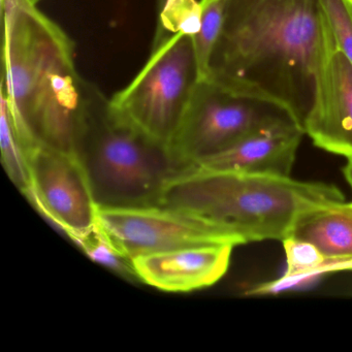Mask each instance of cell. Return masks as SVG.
I'll use <instances>...</instances> for the list:
<instances>
[{
	"label": "cell",
	"instance_id": "cell-17",
	"mask_svg": "<svg viewBox=\"0 0 352 352\" xmlns=\"http://www.w3.org/2000/svg\"><path fill=\"white\" fill-rule=\"evenodd\" d=\"M343 175L352 189V160H347V164L343 168Z\"/></svg>",
	"mask_w": 352,
	"mask_h": 352
},
{
	"label": "cell",
	"instance_id": "cell-5",
	"mask_svg": "<svg viewBox=\"0 0 352 352\" xmlns=\"http://www.w3.org/2000/svg\"><path fill=\"white\" fill-rule=\"evenodd\" d=\"M199 81L193 34L156 30L149 59L133 81L110 98L111 109L170 151Z\"/></svg>",
	"mask_w": 352,
	"mask_h": 352
},
{
	"label": "cell",
	"instance_id": "cell-4",
	"mask_svg": "<svg viewBox=\"0 0 352 352\" xmlns=\"http://www.w3.org/2000/svg\"><path fill=\"white\" fill-rule=\"evenodd\" d=\"M75 154L96 205H157L168 183L183 170L170 150L121 120L110 98L87 82Z\"/></svg>",
	"mask_w": 352,
	"mask_h": 352
},
{
	"label": "cell",
	"instance_id": "cell-2",
	"mask_svg": "<svg viewBox=\"0 0 352 352\" xmlns=\"http://www.w3.org/2000/svg\"><path fill=\"white\" fill-rule=\"evenodd\" d=\"M3 81L0 100L30 151L75 154L87 82L76 67L69 34L30 0H1Z\"/></svg>",
	"mask_w": 352,
	"mask_h": 352
},
{
	"label": "cell",
	"instance_id": "cell-16",
	"mask_svg": "<svg viewBox=\"0 0 352 352\" xmlns=\"http://www.w3.org/2000/svg\"><path fill=\"white\" fill-rule=\"evenodd\" d=\"M338 48L352 63V7L349 0H317Z\"/></svg>",
	"mask_w": 352,
	"mask_h": 352
},
{
	"label": "cell",
	"instance_id": "cell-20",
	"mask_svg": "<svg viewBox=\"0 0 352 352\" xmlns=\"http://www.w3.org/2000/svg\"><path fill=\"white\" fill-rule=\"evenodd\" d=\"M350 5H351L352 7V0H349Z\"/></svg>",
	"mask_w": 352,
	"mask_h": 352
},
{
	"label": "cell",
	"instance_id": "cell-15",
	"mask_svg": "<svg viewBox=\"0 0 352 352\" xmlns=\"http://www.w3.org/2000/svg\"><path fill=\"white\" fill-rule=\"evenodd\" d=\"M76 245L94 263L104 265L123 279L141 283L131 259L119 252L109 242L98 226L91 232L78 240Z\"/></svg>",
	"mask_w": 352,
	"mask_h": 352
},
{
	"label": "cell",
	"instance_id": "cell-13",
	"mask_svg": "<svg viewBox=\"0 0 352 352\" xmlns=\"http://www.w3.org/2000/svg\"><path fill=\"white\" fill-rule=\"evenodd\" d=\"M0 150L1 162L8 176L25 195L32 186L30 156L32 152L18 135L3 100H0Z\"/></svg>",
	"mask_w": 352,
	"mask_h": 352
},
{
	"label": "cell",
	"instance_id": "cell-11",
	"mask_svg": "<svg viewBox=\"0 0 352 352\" xmlns=\"http://www.w3.org/2000/svg\"><path fill=\"white\" fill-rule=\"evenodd\" d=\"M304 135L300 123L286 121L257 131L224 151L201 158L185 170L292 177Z\"/></svg>",
	"mask_w": 352,
	"mask_h": 352
},
{
	"label": "cell",
	"instance_id": "cell-7",
	"mask_svg": "<svg viewBox=\"0 0 352 352\" xmlns=\"http://www.w3.org/2000/svg\"><path fill=\"white\" fill-rule=\"evenodd\" d=\"M96 226L127 258L160 251L209 244L238 246L212 222L168 206L96 208Z\"/></svg>",
	"mask_w": 352,
	"mask_h": 352
},
{
	"label": "cell",
	"instance_id": "cell-1",
	"mask_svg": "<svg viewBox=\"0 0 352 352\" xmlns=\"http://www.w3.org/2000/svg\"><path fill=\"white\" fill-rule=\"evenodd\" d=\"M327 30L317 0H226L207 79L276 100L302 126Z\"/></svg>",
	"mask_w": 352,
	"mask_h": 352
},
{
	"label": "cell",
	"instance_id": "cell-3",
	"mask_svg": "<svg viewBox=\"0 0 352 352\" xmlns=\"http://www.w3.org/2000/svg\"><path fill=\"white\" fill-rule=\"evenodd\" d=\"M344 199L343 192L329 183L188 168L168 183L160 204L212 222L239 246L265 240L282 242L302 211Z\"/></svg>",
	"mask_w": 352,
	"mask_h": 352
},
{
	"label": "cell",
	"instance_id": "cell-14",
	"mask_svg": "<svg viewBox=\"0 0 352 352\" xmlns=\"http://www.w3.org/2000/svg\"><path fill=\"white\" fill-rule=\"evenodd\" d=\"M226 1L201 0V23L199 30L193 34V45L201 80L209 77L210 61L223 24Z\"/></svg>",
	"mask_w": 352,
	"mask_h": 352
},
{
	"label": "cell",
	"instance_id": "cell-10",
	"mask_svg": "<svg viewBox=\"0 0 352 352\" xmlns=\"http://www.w3.org/2000/svg\"><path fill=\"white\" fill-rule=\"evenodd\" d=\"M234 246L209 244L139 255L131 259L141 283L166 292H190L217 283Z\"/></svg>",
	"mask_w": 352,
	"mask_h": 352
},
{
	"label": "cell",
	"instance_id": "cell-12",
	"mask_svg": "<svg viewBox=\"0 0 352 352\" xmlns=\"http://www.w3.org/2000/svg\"><path fill=\"white\" fill-rule=\"evenodd\" d=\"M288 238L311 243L329 258H352V201L308 208L294 220Z\"/></svg>",
	"mask_w": 352,
	"mask_h": 352
},
{
	"label": "cell",
	"instance_id": "cell-19",
	"mask_svg": "<svg viewBox=\"0 0 352 352\" xmlns=\"http://www.w3.org/2000/svg\"><path fill=\"white\" fill-rule=\"evenodd\" d=\"M30 1H32L34 5H38V3H40V1H42V0H30Z\"/></svg>",
	"mask_w": 352,
	"mask_h": 352
},
{
	"label": "cell",
	"instance_id": "cell-18",
	"mask_svg": "<svg viewBox=\"0 0 352 352\" xmlns=\"http://www.w3.org/2000/svg\"><path fill=\"white\" fill-rule=\"evenodd\" d=\"M168 0H156V3H157V12H160L164 6L168 3Z\"/></svg>",
	"mask_w": 352,
	"mask_h": 352
},
{
	"label": "cell",
	"instance_id": "cell-9",
	"mask_svg": "<svg viewBox=\"0 0 352 352\" xmlns=\"http://www.w3.org/2000/svg\"><path fill=\"white\" fill-rule=\"evenodd\" d=\"M302 127L319 149L352 160V63L338 48L329 25Z\"/></svg>",
	"mask_w": 352,
	"mask_h": 352
},
{
	"label": "cell",
	"instance_id": "cell-8",
	"mask_svg": "<svg viewBox=\"0 0 352 352\" xmlns=\"http://www.w3.org/2000/svg\"><path fill=\"white\" fill-rule=\"evenodd\" d=\"M32 186L25 197L36 211L74 243L96 228V205L77 156L36 148L30 156Z\"/></svg>",
	"mask_w": 352,
	"mask_h": 352
},
{
	"label": "cell",
	"instance_id": "cell-6",
	"mask_svg": "<svg viewBox=\"0 0 352 352\" xmlns=\"http://www.w3.org/2000/svg\"><path fill=\"white\" fill-rule=\"evenodd\" d=\"M292 120L298 122L288 109L267 96L201 80L170 152L184 170L257 131Z\"/></svg>",
	"mask_w": 352,
	"mask_h": 352
}]
</instances>
